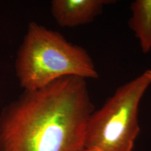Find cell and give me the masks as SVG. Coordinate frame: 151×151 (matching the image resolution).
Instances as JSON below:
<instances>
[{
  "label": "cell",
  "instance_id": "cell-5",
  "mask_svg": "<svg viewBox=\"0 0 151 151\" xmlns=\"http://www.w3.org/2000/svg\"><path fill=\"white\" fill-rule=\"evenodd\" d=\"M128 26L138 40L142 52L151 51V0H135L130 4Z\"/></svg>",
  "mask_w": 151,
  "mask_h": 151
},
{
  "label": "cell",
  "instance_id": "cell-2",
  "mask_svg": "<svg viewBox=\"0 0 151 151\" xmlns=\"http://www.w3.org/2000/svg\"><path fill=\"white\" fill-rule=\"evenodd\" d=\"M15 71L24 90H35L66 76L97 79L99 73L86 49L60 32L31 22L15 60Z\"/></svg>",
  "mask_w": 151,
  "mask_h": 151
},
{
  "label": "cell",
  "instance_id": "cell-6",
  "mask_svg": "<svg viewBox=\"0 0 151 151\" xmlns=\"http://www.w3.org/2000/svg\"><path fill=\"white\" fill-rule=\"evenodd\" d=\"M82 151H99L95 150V149H92V148H85Z\"/></svg>",
  "mask_w": 151,
  "mask_h": 151
},
{
  "label": "cell",
  "instance_id": "cell-1",
  "mask_svg": "<svg viewBox=\"0 0 151 151\" xmlns=\"http://www.w3.org/2000/svg\"><path fill=\"white\" fill-rule=\"evenodd\" d=\"M94 111L81 77L66 76L24 90L0 113V151H82Z\"/></svg>",
  "mask_w": 151,
  "mask_h": 151
},
{
  "label": "cell",
  "instance_id": "cell-3",
  "mask_svg": "<svg viewBox=\"0 0 151 151\" xmlns=\"http://www.w3.org/2000/svg\"><path fill=\"white\" fill-rule=\"evenodd\" d=\"M151 84V70L119 87L87 124L85 148L132 151L139 133L140 101Z\"/></svg>",
  "mask_w": 151,
  "mask_h": 151
},
{
  "label": "cell",
  "instance_id": "cell-4",
  "mask_svg": "<svg viewBox=\"0 0 151 151\" xmlns=\"http://www.w3.org/2000/svg\"><path fill=\"white\" fill-rule=\"evenodd\" d=\"M112 0H53L50 11L58 25L75 27L93 22Z\"/></svg>",
  "mask_w": 151,
  "mask_h": 151
}]
</instances>
